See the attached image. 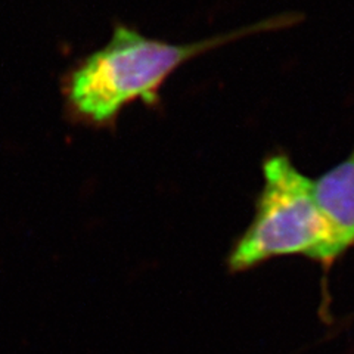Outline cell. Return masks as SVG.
I'll return each mask as SVG.
<instances>
[{
  "label": "cell",
  "instance_id": "obj_1",
  "mask_svg": "<svg viewBox=\"0 0 354 354\" xmlns=\"http://www.w3.org/2000/svg\"><path fill=\"white\" fill-rule=\"evenodd\" d=\"M282 24L285 18H272L226 35L183 44L149 39L135 28L118 24L104 48L82 59L66 75V108L73 118L84 124L108 126L133 102L157 105L162 84L185 62L251 32L273 30Z\"/></svg>",
  "mask_w": 354,
  "mask_h": 354
},
{
  "label": "cell",
  "instance_id": "obj_2",
  "mask_svg": "<svg viewBox=\"0 0 354 354\" xmlns=\"http://www.w3.org/2000/svg\"><path fill=\"white\" fill-rule=\"evenodd\" d=\"M330 235L310 179L286 153L263 162V187L256 212L227 257L232 273L251 270L272 259L303 256L329 270Z\"/></svg>",
  "mask_w": 354,
  "mask_h": 354
},
{
  "label": "cell",
  "instance_id": "obj_3",
  "mask_svg": "<svg viewBox=\"0 0 354 354\" xmlns=\"http://www.w3.org/2000/svg\"><path fill=\"white\" fill-rule=\"evenodd\" d=\"M313 194L329 229L330 269L354 247V148L344 161L313 179Z\"/></svg>",
  "mask_w": 354,
  "mask_h": 354
}]
</instances>
